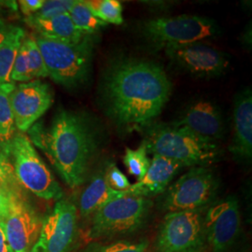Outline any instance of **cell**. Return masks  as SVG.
<instances>
[{
	"mask_svg": "<svg viewBox=\"0 0 252 252\" xmlns=\"http://www.w3.org/2000/svg\"><path fill=\"white\" fill-rule=\"evenodd\" d=\"M171 91V81L161 65L146 59L122 57L103 73L100 103L120 127L142 128L159 116Z\"/></svg>",
	"mask_w": 252,
	"mask_h": 252,
	"instance_id": "cell-1",
	"label": "cell"
},
{
	"mask_svg": "<svg viewBox=\"0 0 252 252\" xmlns=\"http://www.w3.org/2000/svg\"><path fill=\"white\" fill-rule=\"evenodd\" d=\"M28 131L32 144L45 153L68 187L84 183L101 142L99 128L89 114L60 108L48 127L38 123Z\"/></svg>",
	"mask_w": 252,
	"mask_h": 252,
	"instance_id": "cell-2",
	"label": "cell"
},
{
	"mask_svg": "<svg viewBox=\"0 0 252 252\" xmlns=\"http://www.w3.org/2000/svg\"><path fill=\"white\" fill-rule=\"evenodd\" d=\"M143 142L148 153L173 160L183 167L208 166L218 162L221 156L216 141L173 124L150 126Z\"/></svg>",
	"mask_w": 252,
	"mask_h": 252,
	"instance_id": "cell-3",
	"label": "cell"
},
{
	"mask_svg": "<svg viewBox=\"0 0 252 252\" xmlns=\"http://www.w3.org/2000/svg\"><path fill=\"white\" fill-rule=\"evenodd\" d=\"M49 77L66 89L83 86L90 78L93 61V38L86 35L76 44L46 39L36 36Z\"/></svg>",
	"mask_w": 252,
	"mask_h": 252,
	"instance_id": "cell-4",
	"label": "cell"
},
{
	"mask_svg": "<svg viewBox=\"0 0 252 252\" xmlns=\"http://www.w3.org/2000/svg\"><path fill=\"white\" fill-rule=\"evenodd\" d=\"M153 205L150 198L129 194L110 201L91 218L86 238L92 242L135 233L147 222Z\"/></svg>",
	"mask_w": 252,
	"mask_h": 252,
	"instance_id": "cell-5",
	"label": "cell"
},
{
	"mask_svg": "<svg viewBox=\"0 0 252 252\" xmlns=\"http://www.w3.org/2000/svg\"><path fill=\"white\" fill-rule=\"evenodd\" d=\"M7 154L23 189L44 200L63 198V189L27 135L16 133L9 143Z\"/></svg>",
	"mask_w": 252,
	"mask_h": 252,
	"instance_id": "cell-6",
	"label": "cell"
},
{
	"mask_svg": "<svg viewBox=\"0 0 252 252\" xmlns=\"http://www.w3.org/2000/svg\"><path fill=\"white\" fill-rule=\"evenodd\" d=\"M143 36L154 45L164 49L200 42L220 34L212 19L198 15L150 19L141 27Z\"/></svg>",
	"mask_w": 252,
	"mask_h": 252,
	"instance_id": "cell-7",
	"label": "cell"
},
{
	"mask_svg": "<svg viewBox=\"0 0 252 252\" xmlns=\"http://www.w3.org/2000/svg\"><path fill=\"white\" fill-rule=\"evenodd\" d=\"M219 185L210 167H190L162 193L160 207L167 212L205 209L214 202Z\"/></svg>",
	"mask_w": 252,
	"mask_h": 252,
	"instance_id": "cell-8",
	"label": "cell"
},
{
	"mask_svg": "<svg viewBox=\"0 0 252 252\" xmlns=\"http://www.w3.org/2000/svg\"><path fill=\"white\" fill-rule=\"evenodd\" d=\"M206 209L167 212L156 234L155 252H204Z\"/></svg>",
	"mask_w": 252,
	"mask_h": 252,
	"instance_id": "cell-9",
	"label": "cell"
},
{
	"mask_svg": "<svg viewBox=\"0 0 252 252\" xmlns=\"http://www.w3.org/2000/svg\"><path fill=\"white\" fill-rule=\"evenodd\" d=\"M79 231L76 205L68 199H60L43 219L38 238L30 252H73Z\"/></svg>",
	"mask_w": 252,
	"mask_h": 252,
	"instance_id": "cell-10",
	"label": "cell"
},
{
	"mask_svg": "<svg viewBox=\"0 0 252 252\" xmlns=\"http://www.w3.org/2000/svg\"><path fill=\"white\" fill-rule=\"evenodd\" d=\"M207 243L212 252H228L241 231V212L234 196L214 201L204 215Z\"/></svg>",
	"mask_w": 252,
	"mask_h": 252,
	"instance_id": "cell-11",
	"label": "cell"
},
{
	"mask_svg": "<svg viewBox=\"0 0 252 252\" xmlns=\"http://www.w3.org/2000/svg\"><path fill=\"white\" fill-rule=\"evenodd\" d=\"M9 99L15 127L24 134L51 108L54 93L49 84L34 80L15 85Z\"/></svg>",
	"mask_w": 252,
	"mask_h": 252,
	"instance_id": "cell-12",
	"label": "cell"
},
{
	"mask_svg": "<svg viewBox=\"0 0 252 252\" xmlns=\"http://www.w3.org/2000/svg\"><path fill=\"white\" fill-rule=\"evenodd\" d=\"M164 50L172 63L196 77L212 78L220 76L225 72L230 64L228 54L202 41Z\"/></svg>",
	"mask_w": 252,
	"mask_h": 252,
	"instance_id": "cell-13",
	"label": "cell"
},
{
	"mask_svg": "<svg viewBox=\"0 0 252 252\" xmlns=\"http://www.w3.org/2000/svg\"><path fill=\"white\" fill-rule=\"evenodd\" d=\"M10 199L9 215L4 222L7 241L13 252H30L38 238L43 219L27 197Z\"/></svg>",
	"mask_w": 252,
	"mask_h": 252,
	"instance_id": "cell-14",
	"label": "cell"
},
{
	"mask_svg": "<svg viewBox=\"0 0 252 252\" xmlns=\"http://www.w3.org/2000/svg\"><path fill=\"white\" fill-rule=\"evenodd\" d=\"M173 125L213 141L220 139L224 134V121L220 109L211 101L198 100L185 109L182 117Z\"/></svg>",
	"mask_w": 252,
	"mask_h": 252,
	"instance_id": "cell-15",
	"label": "cell"
},
{
	"mask_svg": "<svg viewBox=\"0 0 252 252\" xmlns=\"http://www.w3.org/2000/svg\"><path fill=\"white\" fill-rule=\"evenodd\" d=\"M229 151L234 158L251 162L252 157V94L251 88L239 93L233 109V137Z\"/></svg>",
	"mask_w": 252,
	"mask_h": 252,
	"instance_id": "cell-16",
	"label": "cell"
},
{
	"mask_svg": "<svg viewBox=\"0 0 252 252\" xmlns=\"http://www.w3.org/2000/svg\"><path fill=\"white\" fill-rule=\"evenodd\" d=\"M182 167L179 162L154 154L144 178L132 184L126 194L145 198L162 194Z\"/></svg>",
	"mask_w": 252,
	"mask_h": 252,
	"instance_id": "cell-17",
	"label": "cell"
},
{
	"mask_svg": "<svg viewBox=\"0 0 252 252\" xmlns=\"http://www.w3.org/2000/svg\"><path fill=\"white\" fill-rule=\"evenodd\" d=\"M126 195V191H119L110 188L106 180V167H102L93 176L80 198V215L87 220L112 200Z\"/></svg>",
	"mask_w": 252,
	"mask_h": 252,
	"instance_id": "cell-18",
	"label": "cell"
},
{
	"mask_svg": "<svg viewBox=\"0 0 252 252\" xmlns=\"http://www.w3.org/2000/svg\"><path fill=\"white\" fill-rule=\"evenodd\" d=\"M25 22L28 27L35 30L36 36L54 41L76 44L86 36L75 27L68 13L47 20L26 17Z\"/></svg>",
	"mask_w": 252,
	"mask_h": 252,
	"instance_id": "cell-19",
	"label": "cell"
},
{
	"mask_svg": "<svg viewBox=\"0 0 252 252\" xmlns=\"http://www.w3.org/2000/svg\"><path fill=\"white\" fill-rule=\"evenodd\" d=\"M25 36V30L15 27L11 34L0 45V85L10 82V73L13 63Z\"/></svg>",
	"mask_w": 252,
	"mask_h": 252,
	"instance_id": "cell-20",
	"label": "cell"
},
{
	"mask_svg": "<svg viewBox=\"0 0 252 252\" xmlns=\"http://www.w3.org/2000/svg\"><path fill=\"white\" fill-rule=\"evenodd\" d=\"M14 87L15 85L12 82L0 85V147L6 153L12 137L16 134L9 99V94Z\"/></svg>",
	"mask_w": 252,
	"mask_h": 252,
	"instance_id": "cell-21",
	"label": "cell"
},
{
	"mask_svg": "<svg viewBox=\"0 0 252 252\" xmlns=\"http://www.w3.org/2000/svg\"><path fill=\"white\" fill-rule=\"evenodd\" d=\"M75 27L84 35L95 34L100 29L108 25L96 18L83 0H76L72 8L68 11Z\"/></svg>",
	"mask_w": 252,
	"mask_h": 252,
	"instance_id": "cell-22",
	"label": "cell"
},
{
	"mask_svg": "<svg viewBox=\"0 0 252 252\" xmlns=\"http://www.w3.org/2000/svg\"><path fill=\"white\" fill-rule=\"evenodd\" d=\"M86 5L93 14L102 22L120 26L124 23L123 5L118 0H88Z\"/></svg>",
	"mask_w": 252,
	"mask_h": 252,
	"instance_id": "cell-23",
	"label": "cell"
},
{
	"mask_svg": "<svg viewBox=\"0 0 252 252\" xmlns=\"http://www.w3.org/2000/svg\"><path fill=\"white\" fill-rule=\"evenodd\" d=\"M21 48L26 55L27 66L32 81H34V79L49 77L35 36H25L21 43Z\"/></svg>",
	"mask_w": 252,
	"mask_h": 252,
	"instance_id": "cell-24",
	"label": "cell"
},
{
	"mask_svg": "<svg viewBox=\"0 0 252 252\" xmlns=\"http://www.w3.org/2000/svg\"><path fill=\"white\" fill-rule=\"evenodd\" d=\"M0 188L4 189L10 198L26 197L25 189L16 179L8 154L0 147Z\"/></svg>",
	"mask_w": 252,
	"mask_h": 252,
	"instance_id": "cell-25",
	"label": "cell"
},
{
	"mask_svg": "<svg viewBox=\"0 0 252 252\" xmlns=\"http://www.w3.org/2000/svg\"><path fill=\"white\" fill-rule=\"evenodd\" d=\"M148 150L144 142L136 149L132 150L126 148L124 156V163L128 173L138 180L144 178L146 173L151 165V159L148 156Z\"/></svg>",
	"mask_w": 252,
	"mask_h": 252,
	"instance_id": "cell-26",
	"label": "cell"
},
{
	"mask_svg": "<svg viewBox=\"0 0 252 252\" xmlns=\"http://www.w3.org/2000/svg\"><path fill=\"white\" fill-rule=\"evenodd\" d=\"M82 252H149L146 242L132 243L129 241H116L104 243L101 241H92Z\"/></svg>",
	"mask_w": 252,
	"mask_h": 252,
	"instance_id": "cell-27",
	"label": "cell"
},
{
	"mask_svg": "<svg viewBox=\"0 0 252 252\" xmlns=\"http://www.w3.org/2000/svg\"><path fill=\"white\" fill-rule=\"evenodd\" d=\"M76 0H47L35 14L29 16L36 20L54 18L63 13H68Z\"/></svg>",
	"mask_w": 252,
	"mask_h": 252,
	"instance_id": "cell-28",
	"label": "cell"
},
{
	"mask_svg": "<svg viewBox=\"0 0 252 252\" xmlns=\"http://www.w3.org/2000/svg\"><path fill=\"white\" fill-rule=\"evenodd\" d=\"M106 180L110 188L119 191H126L132 185L115 163H109L106 166Z\"/></svg>",
	"mask_w": 252,
	"mask_h": 252,
	"instance_id": "cell-29",
	"label": "cell"
},
{
	"mask_svg": "<svg viewBox=\"0 0 252 252\" xmlns=\"http://www.w3.org/2000/svg\"><path fill=\"white\" fill-rule=\"evenodd\" d=\"M44 2L45 0H21L19 1V6L22 13L26 17H29L41 9Z\"/></svg>",
	"mask_w": 252,
	"mask_h": 252,
	"instance_id": "cell-30",
	"label": "cell"
},
{
	"mask_svg": "<svg viewBox=\"0 0 252 252\" xmlns=\"http://www.w3.org/2000/svg\"><path fill=\"white\" fill-rule=\"evenodd\" d=\"M11 199L9 194L0 188V222L4 223L7 217L9 215Z\"/></svg>",
	"mask_w": 252,
	"mask_h": 252,
	"instance_id": "cell-31",
	"label": "cell"
},
{
	"mask_svg": "<svg viewBox=\"0 0 252 252\" xmlns=\"http://www.w3.org/2000/svg\"><path fill=\"white\" fill-rule=\"evenodd\" d=\"M14 26L6 24L5 22L0 20V45L7 39V37L11 34L14 29Z\"/></svg>",
	"mask_w": 252,
	"mask_h": 252,
	"instance_id": "cell-32",
	"label": "cell"
},
{
	"mask_svg": "<svg viewBox=\"0 0 252 252\" xmlns=\"http://www.w3.org/2000/svg\"><path fill=\"white\" fill-rule=\"evenodd\" d=\"M0 252H13L7 241L5 232H4V223L0 222Z\"/></svg>",
	"mask_w": 252,
	"mask_h": 252,
	"instance_id": "cell-33",
	"label": "cell"
},
{
	"mask_svg": "<svg viewBox=\"0 0 252 252\" xmlns=\"http://www.w3.org/2000/svg\"><path fill=\"white\" fill-rule=\"evenodd\" d=\"M3 3H4V2H1V1H0V9H1V7L4 5Z\"/></svg>",
	"mask_w": 252,
	"mask_h": 252,
	"instance_id": "cell-34",
	"label": "cell"
}]
</instances>
